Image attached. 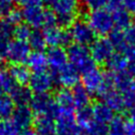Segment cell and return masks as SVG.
Returning <instances> with one entry per match:
<instances>
[{
    "label": "cell",
    "instance_id": "2",
    "mask_svg": "<svg viewBox=\"0 0 135 135\" xmlns=\"http://www.w3.org/2000/svg\"><path fill=\"white\" fill-rule=\"evenodd\" d=\"M86 21L93 28L96 35L104 37L115 28L112 12L109 8H99L90 11Z\"/></svg>",
    "mask_w": 135,
    "mask_h": 135
},
{
    "label": "cell",
    "instance_id": "21",
    "mask_svg": "<svg viewBox=\"0 0 135 135\" xmlns=\"http://www.w3.org/2000/svg\"><path fill=\"white\" fill-rule=\"evenodd\" d=\"M55 102L57 104V107L59 108V110H64V111H74L75 108V103H74V99H73V94H72V90L70 89H60L56 95H55Z\"/></svg>",
    "mask_w": 135,
    "mask_h": 135
},
{
    "label": "cell",
    "instance_id": "22",
    "mask_svg": "<svg viewBox=\"0 0 135 135\" xmlns=\"http://www.w3.org/2000/svg\"><path fill=\"white\" fill-rule=\"evenodd\" d=\"M111 12H112L115 28L124 31L131 25V22H132L131 13H129L123 6L116 7L114 9H112Z\"/></svg>",
    "mask_w": 135,
    "mask_h": 135
},
{
    "label": "cell",
    "instance_id": "28",
    "mask_svg": "<svg viewBox=\"0 0 135 135\" xmlns=\"http://www.w3.org/2000/svg\"><path fill=\"white\" fill-rule=\"evenodd\" d=\"M109 40L112 43L114 50H116L119 53H123L126 51V49L129 46V44L127 43L126 40V36H124V32L121 30H117L114 28L110 34H109Z\"/></svg>",
    "mask_w": 135,
    "mask_h": 135
},
{
    "label": "cell",
    "instance_id": "46",
    "mask_svg": "<svg viewBox=\"0 0 135 135\" xmlns=\"http://www.w3.org/2000/svg\"><path fill=\"white\" fill-rule=\"evenodd\" d=\"M1 95H3V90H2V88H1V85H0V96Z\"/></svg>",
    "mask_w": 135,
    "mask_h": 135
},
{
    "label": "cell",
    "instance_id": "31",
    "mask_svg": "<svg viewBox=\"0 0 135 135\" xmlns=\"http://www.w3.org/2000/svg\"><path fill=\"white\" fill-rule=\"evenodd\" d=\"M0 85L3 92H6L7 94H9L13 91V89L17 85L8 70H0Z\"/></svg>",
    "mask_w": 135,
    "mask_h": 135
},
{
    "label": "cell",
    "instance_id": "40",
    "mask_svg": "<svg viewBox=\"0 0 135 135\" xmlns=\"http://www.w3.org/2000/svg\"><path fill=\"white\" fill-rule=\"evenodd\" d=\"M122 6L131 14H135V0H122Z\"/></svg>",
    "mask_w": 135,
    "mask_h": 135
},
{
    "label": "cell",
    "instance_id": "43",
    "mask_svg": "<svg viewBox=\"0 0 135 135\" xmlns=\"http://www.w3.org/2000/svg\"><path fill=\"white\" fill-rule=\"evenodd\" d=\"M20 135H36V134H35V132H34V131H32V130H30V129H28V130L22 131Z\"/></svg>",
    "mask_w": 135,
    "mask_h": 135
},
{
    "label": "cell",
    "instance_id": "30",
    "mask_svg": "<svg viewBox=\"0 0 135 135\" xmlns=\"http://www.w3.org/2000/svg\"><path fill=\"white\" fill-rule=\"evenodd\" d=\"M15 103L8 95L0 96V120L9 119L15 111Z\"/></svg>",
    "mask_w": 135,
    "mask_h": 135
},
{
    "label": "cell",
    "instance_id": "39",
    "mask_svg": "<svg viewBox=\"0 0 135 135\" xmlns=\"http://www.w3.org/2000/svg\"><path fill=\"white\" fill-rule=\"evenodd\" d=\"M122 98H123L126 110L127 109L130 110L133 107H135V91L130 92V93H127V94H123L122 95Z\"/></svg>",
    "mask_w": 135,
    "mask_h": 135
},
{
    "label": "cell",
    "instance_id": "9",
    "mask_svg": "<svg viewBox=\"0 0 135 135\" xmlns=\"http://www.w3.org/2000/svg\"><path fill=\"white\" fill-rule=\"evenodd\" d=\"M55 84L54 78L51 72H37L31 75L28 80V88L34 94H45L49 93Z\"/></svg>",
    "mask_w": 135,
    "mask_h": 135
},
{
    "label": "cell",
    "instance_id": "7",
    "mask_svg": "<svg viewBox=\"0 0 135 135\" xmlns=\"http://www.w3.org/2000/svg\"><path fill=\"white\" fill-rule=\"evenodd\" d=\"M90 52L95 63L105 64L115 53V50L112 43L110 42L109 38L100 37V38H96L94 42L91 44Z\"/></svg>",
    "mask_w": 135,
    "mask_h": 135
},
{
    "label": "cell",
    "instance_id": "45",
    "mask_svg": "<svg viewBox=\"0 0 135 135\" xmlns=\"http://www.w3.org/2000/svg\"><path fill=\"white\" fill-rule=\"evenodd\" d=\"M81 135H94V134L91 133V132H89V131H83V132L81 133Z\"/></svg>",
    "mask_w": 135,
    "mask_h": 135
},
{
    "label": "cell",
    "instance_id": "16",
    "mask_svg": "<svg viewBox=\"0 0 135 135\" xmlns=\"http://www.w3.org/2000/svg\"><path fill=\"white\" fill-rule=\"evenodd\" d=\"M92 111H93L94 121L97 123L109 126L110 122L115 117V114H114L115 112L102 100L95 102L94 105L92 107Z\"/></svg>",
    "mask_w": 135,
    "mask_h": 135
},
{
    "label": "cell",
    "instance_id": "1",
    "mask_svg": "<svg viewBox=\"0 0 135 135\" xmlns=\"http://www.w3.org/2000/svg\"><path fill=\"white\" fill-rule=\"evenodd\" d=\"M66 54L69 63H71L80 74H84L85 72L96 66V63L92 58L90 49L85 45L77 43L70 44Z\"/></svg>",
    "mask_w": 135,
    "mask_h": 135
},
{
    "label": "cell",
    "instance_id": "17",
    "mask_svg": "<svg viewBox=\"0 0 135 135\" xmlns=\"http://www.w3.org/2000/svg\"><path fill=\"white\" fill-rule=\"evenodd\" d=\"M108 135H135V127L121 116H115L109 124Z\"/></svg>",
    "mask_w": 135,
    "mask_h": 135
},
{
    "label": "cell",
    "instance_id": "18",
    "mask_svg": "<svg viewBox=\"0 0 135 135\" xmlns=\"http://www.w3.org/2000/svg\"><path fill=\"white\" fill-rule=\"evenodd\" d=\"M33 124L36 135H56L55 119L50 116H36Z\"/></svg>",
    "mask_w": 135,
    "mask_h": 135
},
{
    "label": "cell",
    "instance_id": "36",
    "mask_svg": "<svg viewBox=\"0 0 135 135\" xmlns=\"http://www.w3.org/2000/svg\"><path fill=\"white\" fill-rule=\"evenodd\" d=\"M6 21H8L11 24H13L14 26L18 25L21 23L22 21V15H21V11H18V9H13L12 12H9L6 16L3 17Z\"/></svg>",
    "mask_w": 135,
    "mask_h": 135
},
{
    "label": "cell",
    "instance_id": "11",
    "mask_svg": "<svg viewBox=\"0 0 135 135\" xmlns=\"http://www.w3.org/2000/svg\"><path fill=\"white\" fill-rule=\"evenodd\" d=\"M44 8L42 4H26L21 9L22 20L32 28H40L43 25Z\"/></svg>",
    "mask_w": 135,
    "mask_h": 135
},
{
    "label": "cell",
    "instance_id": "42",
    "mask_svg": "<svg viewBox=\"0 0 135 135\" xmlns=\"http://www.w3.org/2000/svg\"><path fill=\"white\" fill-rule=\"evenodd\" d=\"M129 120L135 124V107H133L132 109L129 110Z\"/></svg>",
    "mask_w": 135,
    "mask_h": 135
},
{
    "label": "cell",
    "instance_id": "24",
    "mask_svg": "<svg viewBox=\"0 0 135 135\" xmlns=\"http://www.w3.org/2000/svg\"><path fill=\"white\" fill-rule=\"evenodd\" d=\"M72 94H73V99L75 103V108H83V107H89L91 102V94L90 92L82 85V84H77L72 89Z\"/></svg>",
    "mask_w": 135,
    "mask_h": 135
},
{
    "label": "cell",
    "instance_id": "34",
    "mask_svg": "<svg viewBox=\"0 0 135 135\" xmlns=\"http://www.w3.org/2000/svg\"><path fill=\"white\" fill-rule=\"evenodd\" d=\"M83 6L89 11L104 8L109 4V0H81Z\"/></svg>",
    "mask_w": 135,
    "mask_h": 135
},
{
    "label": "cell",
    "instance_id": "12",
    "mask_svg": "<svg viewBox=\"0 0 135 135\" xmlns=\"http://www.w3.org/2000/svg\"><path fill=\"white\" fill-rule=\"evenodd\" d=\"M104 75H105L104 72H102L97 66H95L94 69L82 74L81 84L90 92L91 95L92 94L98 95L104 81Z\"/></svg>",
    "mask_w": 135,
    "mask_h": 135
},
{
    "label": "cell",
    "instance_id": "33",
    "mask_svg": "<svg viewBox=\"0 0 135 135\" xmlns=\"http://www.w3.org/2000/svg\"><path fill=\"white\" fill-rule=\"evenodd\" d=\"M21 131L11 119L0 121V135H20Z\"/></svg>",
    "mask_w": 135,
    "mask_h": 135
},
{
    "label": "cell",
    "instance_id": "6",
    "mask_svg": "<svg viewBox=\"0 0 135 135\" xmlns=\"http://www.w3.org/2000/svg\"><path fill=\"white\" fill-rule=\"evenodd\" d=\"M51 74L55 83L64 89H73L79 83L80 80V73L69 62L57 72L51 71Z\"/></svg>",
    "mask_w": 135,
    "mask_h": 135
},
{
    "label": "cell",
    "instance_id": "25",
    "mask_svg": "<svg viewBox=\"0 0 135 135\" xmlns=\"http://www.w3.org/2000/svg\"><path fill=\"white\" fill-rule=\"evenodd\" d=\"M9 73L12 77L14 78L15 82L20 85H25L28 83V80L31 78V70L24 65V64H12L9 68Z\"/></svg>",
    "mask_w": 135,
    "mask_h": 135
},
{
    "label": "cell",
    "instance_id": "10",
    "mask_svg": "<svg viewBox=\"0 0 135 135\" xmlns=\"http://www.w3.org/2000/svg\"><path fill=\"white\" fill-rule=\"evenodd\" d=\"M43 35L45 38L46 45H49L50 47H54V46L63 47L64 45H70L72 42L70 32L58 25L44 28Z\"/></svg>",
    "mask_w": 135,
    "mask_h": 135
},
{
    "label": "cell",
    "instance_id": "27",
    "mask_svg": "<svg viewBox=\"0 0 135 135\" xmlns=\"http://www.w3.org/2000/svg\"><path fill=\"white\" fill-rule=\"evenodd\" d=\"M108 69L110 70L111 73L116 74V73H120L123 71H127V66H128V59L124 56L123 53H114L113 56L109 59V61L105 63Z\"/></svg>",
    "mask_w": 135,
    "mask_h": 135
},
{
    "label": "cell",
    "instance_id": "14",
    "mask_svg": "<svg viewBox=\"0 0 135 135\" xmlns=\"http://www.w3.org/2000/svg\"><path fill=\"white\" fill-rule=\"evenodd\" d=\"M45 55L47 59V65L51 68L52 72H57L69 62L66 51L62 46L50 47Z\"/></svg>",
    "mask_w": 135,
    "mask_h": 135
},
{
    "label": "cell",
    "instance_id": "32",
    "mask_svg": "<svg viewBox=\"0 0 135 135\" xmlns=\"http://www.w3.org/2000/svg\"><path fill=\"white\" fill-rule=\"evenodd\" d=\"M31 33H32V27L31 26H28L26 23H20V24L15 26L13 36L17 40L27 41Z\"/></svg>",
    "mask_w": 135,
    "mask_h": 135
},
{
    "label": "cell",
    "instance_id": "13",
    "mask_svg": "<svg viewBox=\"0 0 135 135\" xmlns=\"http://www.w3.org/2000/svg\"><path fill=\"white\" fill-rule=\"evenodd\" d=\"M34 113L28 105H17L11 117V120L21 132L28 130L34 123Z\"/></svg>",
    "mask_w": 135,
    "mask_h": 135
},
{
    "label": "cell",
    "instance_id": "5",
    "mask_svg": "<svg viewBox=\"0 0 135 135\" xmlns=\"http://www.w3.org/2000/svg\"><path fill=\"white\" fill-rule=\"evenodd\" d=\"M30 108L32 109L33 113L37 116L45 115L54 119L59 111V108L57 107L55 99L49 93L33 95L32 100L30 102Z\"/></svg>",
    "mask_w": 135,
    "mask_h": 135
},
{
    "label": "cell",
    "instance_id": "38",
    "mask_svg": "<svg viewBox=\"0 0 135 135\" xmlns=\"http://www.w3.org/2000/svg\"><path fill=\"white\" fill-rule=\"evenodd\" d=\"M123 32H124L127 43L129 45H135V24H131Z\"/></svg>",
    "mask_w": 135,
    "mask_h": 135
},
{
    "label": "cell",
    "instance_id": "3",
    "mask_svg": "<svg viewBox=\"0 0 135 135\" xmlns=\"http://www.w3.org/2000/svg\"><path fill=\"white\" fill-rule=\"evenodd\" d=\"M55 129L56 135H81L82 133L74 111L59 110L55 117Z\"/></svg>",
    "mask_w": 135,
    "mask_h": 135
},
{
    "label": "cell",
    "instance_id": "15",
    "mask_svg": "<svg viewBox=\"0 0 135 135\" xmlns=\"http://www.w3.org/2000/svg\"><path fill=\"white\" fill-rule=\"evenodd\" d=\"M113 81L115 90L121 95L135 91V78H133L127 71L113 74Z\"/></svg>",
    "mask_w": 135,
    "mask_h": 135
},
{
    "label": "cell",
    "instance_id": "37",
    "mask_svg": "<svg viewBox=\"0 0 135 135\" xmlns=\"http://www.w3.org/2000/svg\"><path fill=\"white\" fill-rule=\"evenodd\" d=\"M14 0H0V15L6 16L9 12L14 9Z\"/></svg>",
    "mask_w": 135,
    "mask_h": 135
},
{
    "label": "cell",
    "instance_id": "26",
    "mask_svg": "<svg viewBox=\"0 0 135 135\" xmlns=\"http://www.w3.org/2000/svg\"><path fill=\"white\" fill-rule=\"evenodd\" d=\"M75 117H76V120L82 131L88 130L95 122L92 107H90V105L77 109V112L75 113Z\"/></svg>",
    "mask_w": 135,
    "mask_h": 135
},
{
    "label": "cell",
    "instance_id": "44",
    "mask_svg": "<svg viewBox=\"0 0 135 135\" xmlns=\"http://www.w3.org/2000/svg\"><path fill=\"white\" fill-rule=\"evenodd\" d=\"M6 59V55L4 54V53H2V52H0V65L4 62V60Z\"/></svg>",
    "mask_w": 135,
    "mask_h": 135
},
{
    "label": "cell",
    "instance_id": "19",
    "mask_svg": "<svg viewBox=\"0 0 135 135\" xmlns=\"http://www.w3.org/2000/svg\"><path fill=\"white\" fill-rule=\"evenodd\" d=\"M8 96L12 98V100L14 101L15 104H17V105H27V104H30V102L32 100L33 92L26 85L17 84L13 89V91L8 94Z\"/></svg>",
    "mask_w": 135,
    "mask_h": 135
},
{
    "label": "cell",
    "instance_id": "41",
    "mask_svg": "<svg viewBox=\"0 0 135 135\" xmlns=\"http://www.w3.org/2000/svg\"><path fill=\"white\" fill-rule=\"evenodd\" d=\"M14 2L24 6L26 4H42L43 1L42 0H14Z\"/></svg>",
    "mask_w": 135,
    "mask_h": 135
},
{
    "label": "cell",
    "instance_id": "35",
    "mask_svg": "<svg viewBox=\"0 0 135 135\" xmlns=\"http://www.w3.org/2000/svg\"><path fill=\"white\" fill-rule=\"evenodd\" d=\"M57 24V16L52 9H45L43 16V25L42 27L47 28L52 26H56Z\"/></svg>",
    "mask_w": 135,
    "mask_h": 135
},
{
    "label": "cell",
    "instance_id": "20",
    "mask_svg": "<svg viewBox=\"0 0 135 135\" xmlns=\"http://www.w3.org/2000/svg\"><path fill=\"white\" fill-rule=\"evenodd\" d=\"M26 64L27 68L31 71H33V73L46 71V68L49 66L46 55L43 52H36V51L31 52L26 60Z\"/></svg>",
    "mask_w": 135,
    "mask_h": 135
},
{
    "label": "cell",
    "instance_id": "8",
    "mask_svg": "<svg viewBox=\"0 0 135 135\" xmlns=\"http://www.w3.org/2000/svg\"><path fill=\"white\" fill-rule=\"evenodd\" d=\"M31 54V47L27 41L12 40L6 52V59L12 64H24Z\"/></svg>",
    "mask_w": 135,
    "mask_h": 135
},
{
    "label": "cell",
    "instance_id": "23",
    "mask_svg": "<svg viewBox=\"0 0 135 135\" xmlns=\"http://www.w3.org/2000/svg\"><path fill=\"white\" fill-rule=\"evenodd\" d=\"M103 102H105L114 112H122L126 110L124 107V102H123V98L122 95L117 92L115 89L107 92L105 94H103L101 97Z\"/></svg>",
    "mask_w": 135,
    "mask_h": 135
},
{
    "label": "cell",
    "instance_id": "29",
    "mask_svg": "<svg viewBox=\"0 0 135 135\" xmlns=\"http://www.w3.org/2000/svg\"><path fill=\"white\" fill-rule=\"evenodd\" d=\"M27 43H28L31 50H34L36 52H42L46 47V42H45L43 32L40 31L39 28L32 30V33L27 40Z\"/></svg>",
    "mask_w": 135,
    "mask_h": 135
},
{
    "label": "cell",
    "instance_id": "4",
    "mask_svg": "<svg viewBox=\"0 0 135 135\" xmlns=\"http://www.w3.org/2000/svg\"><path fill=\"white\" fill-rule=\"evenodd\" d=\"M69 32L74 43L85 46L91 45L97 36L89 22L84 19H76L70 26Z\"/></svg>",
    "mask_w": 135,
    "mask_h": 135
}]
</instances>
